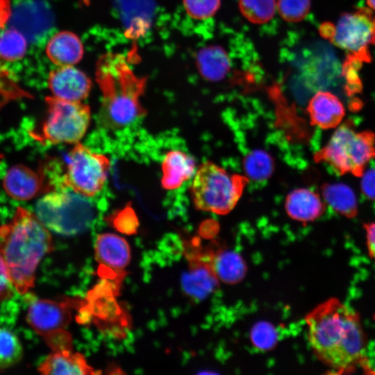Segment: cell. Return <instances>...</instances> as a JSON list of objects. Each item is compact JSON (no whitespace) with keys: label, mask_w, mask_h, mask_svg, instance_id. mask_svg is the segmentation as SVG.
<instances>
[{"label":"cell","mask_w":375,"mask_h":375,"mask_svg":"<svg viewBox=\"0 0 375 375\" xmlns=\"http://www.w3.org/2000/svg\"><path fill=\"white\" fill-rule=\"evenodd\" d=\"M367 236V245L369 255L375 258V222L365 225Z\"/></svg>","instance_id":"obj_34"},{"label":"cell","mask_w":375,"mask_h":375,"mask_svg":"<svg viewBox=\"0 0 375 375\" xmlns=\"http://www.w3.org/2000/svg\"><path fill=\"white\" fill-rule=\"evenodd\" d=\"M82 303V299L72 297L35 299L28 306L26 321L53 351H72V338L66 328L73 310H78Z\"/></svg>","instance_id":"obj_8"},{"label":"cell","mask_w":375,"mask_h":375,"mask_svg":"<svg viewBox=\"0 0 375 375\" xmlns=\"http://www.w3.org/2000/svg\"><path fill=\"white\" fill-rule=\"evenodd\" d=\"M121 288L100 279L88 292L78 309L77 321L82 324L93 322L97 327L115 336H123L130 327L129 314L117 301Z\"/></svg>","instance_id":"obj_11"},{"label":"cell","mask_w":375,"mask_h":375,"mask_svg":"<svg viewBox=\"0 0 375 375\" xmlns=\"http://www.w3.org/2000/svg\"><path fill=\"white\" fill-rule=\"evenodd\" d=\"M23 353L22 343L17 335L8 329L0 328V369L17 364Z\"/></svg>","instance_id":"obj_26"},{"label":"cell","mask_w":375,"mask_h":375,"mask_svg":"<svg viewBox=\"0 0 375 375\" xmlns=\"http://www.w3.org/2000/svg\"><path fill=\"white\" fill-rule=\"evenodd\" d=\"M110 167L106 156L94 152L79 142L74 144L67 156L58 190L69 188L83 197H92L103 188Z\"/></svg>","instance_id":"obj_10"},{"label":"cell","mask_w":375,"mask_h":375,"mask_svg":"<svg viewBox=\"0 0 375 375\" xmlns=\"http://www.w3.org/2000/svg\"><path fill=\"white\" fill-rule=\"evenodd\" d=\"M36 215L49 230L74 235L91 226L96 210L85 197L60 190L46 193L38 201Z\"/></svg>","instance_id":"obj_7"},{"label":"cell","mask_w":375,"mask_h":375,"mask_svg":"<svg viewBox=\"0 0 375 375\" xmlns=\"http://www.w3.org/2000/svg\"><path fill=\"white\" fill-rule=\"evenodd\" d=\"M321 33L348 57L360 62L371 60L369 47L375 45V12L368 8H358L342 13L335 24L326 23Z\"/></svg>","instance_id":"obj_9"},{"label":"cell","mask_w":375,"mask_h":375,"mask_svg":"<svg viewBox=\"0 0 375 375\" xmlns=\"http://www.w3.org/2000/svg\"><path fill=\"white\" fill-rule=\"evenodd\" d=\"M248 178L256 181L267 180L274 170V161L267 152L256 149L248 153L243 160Z\"/></svg>","instance_id":"obj_24"},{"label":"cell","mask_w":375,"mask_h":375,"mask_svg":"<svg viewBox=\"0 0 375 375\" xmlns=\"http://www.w3.org/2000/svg\"><path fill=\"white\" fill-rule=\"evenodd\" d=\"M108 219L113 228L128 235L135 234L139 225L137 216L131 208L119 210Z\"/></svg>","instance_id":"obj_29"},{"label":"cell","mask_w":375,"mask_h":375,"mask_svg":"<svg viewBox=\"0 0 375 375\" xmlns=\"http://www.w3.org/2000/svg\"><path fill=\"white\" fill-rule=\"evenodd\" d=\"M285 208L288 215L292 219L308 222L323 215L325 203L315 192L308 188H299L288 194Z\"/></svg>","instance_id":"obj_18"},{"label":"cell","mask_w":375,"mask_h":375,"mask_svg":"<svg viewBox=\"0 0 375 375\" xmlns=\"http://www.w3.org/2000/svg\"><path fill=\"white\" fill-rule=\"evenodd\" d=\"M276 7L275 0H240L242 15L256 24L269 20L274 14Z\"/></svg>","instance_id":"obj_27"},{"label":"cell","mask_w":375,"mask_h":375,"mask_svg":"<svg viewBox=\"0 0 375 375\" xmlns=\"http://www.w3.org/2000/svg\"><path fill=\"white\" fill-rule=\"evenodd\" d=\"M3 188L9 197L20 201L55 191L42 165L37 172L23 165L12 166L3 178Z\"/></svg>","instance_id":"obj_14"},{"label":"cell","mask_w":375,"mask_h":375,"mask_svg":"<svg viewBox=\"0 0 375 375\" xmlns=\"http://www.w3.org/2000/svg\"><path fill=\"white\" fill-rule=\"evenodd\" d=\"M12 12L10 0H0V31L8 24Z\"/></svg>","instance_id":"obj_35"},{"label":"cell","mask_w":375,"mask_h":375,"mask_svg":"<svg viewBox=\"0 0 375 375\" xmlns=\"http://www.w3.org/2000/svg\"><path fill=\"white\" fill-rule=\"evenodd\" d=\"M48 85L52 96L56 98L82 101L88 96L92 85L85 73L73 66H65L50 72Z\"/></svg>","instance_id":"obj_15"},{"label":"cell","mask_w":375,"mask_h":375,"mask_svg":"<svg viewBox=\"0 0 375 375\" xmlns=\"http://www.w3.org/2000/svg\"><path fill=\"white\" fill-rule=\"evenodd\" d=\"M307 110L311 124L322 129L338 126L345 115L342 102L328 91L316 92L310 99Z\"/></svg>","instance_id":"obj_16"},{"label":"cell","mask_w":375,"mask_h":375,"mask_svg":"<svg viewBox=\"0 0 375 375\" xmlns=\"http://www.w3.org/2000/svg\"><path fill=\"white\" fill-rule=\"evenodd\" d=\"M198 64L202 75L210 81L222 78L229 67L228 58L225 52L215 47L205 48L199 53Z\"/></svg>","instance_id":"obj_23"},{"label":"cell","mask_w":375,"mask_h":375,"mask_svg":"<svg viewBox=\"0 0 375 375\" xmlns=\"http://www.w3.org/2000/svg\"><path fill=\"white\" fill-rule=\"evenodd\" d=\"M27 40L17 29L9 27L0 31V58L8 61L22 58L26 51Z\"/></svg>","instance_id":"obj_25"},{"label":"cell","mask_w":375,"mask_h":375,"mask_svg":"<svg viewBox=\"0 0 375 375\" xmlns=\"http://www.w3.org/2000/svg\"><path fill=\"white\" fill-rule=\"evenodd\" d=\"M187 13L194 19H204L212 16L219 8L220 0H183Z\"/></svg>","instance_id":"obj_31"},{"label":"cell","mask_w":375,"mask_h":375,"mask_svg":"<svg viewBox=\"0 0 375 375\" xmlns=\"http://www.w3.org/2000/svg\"><path fill=\"white\" fill-rule=\"evenodd\" d=\"M209 266L215 277L229 284L240 281L246 272V266L242 258L228 251H219L214 254Z\"/></svg>","instance_id":"obj_22"},{"label":"cell","mask_w":375,"mask_h":375,"mask_svg":"<svg viewBox=\"0 0 375 375\" xmlns=\"http://www.w3.org/2000/svg\"><path fill=\"white\" fill-rule=\"evenodd\" d=\"M161 169L162 188L165 190H174L193 176L195 162L184 151L171 150L165 155Z\"/></svg>","instance_id":"obj_19"},{"label":"cell","mask_w":375,"mask_h":375,"mask_svg":"<svg viewBox=\"0 0 375 375\" xmlns=\"http://www.w3.org/2000/svg\"><path fill=\"white\" fill-rule=\"evenodd\" d=\"M38 372L47 374L87 375L99 374L90 366L85 356L72 351H53L38 366Z\"/></svg>","instance_id":"obj_17"},{"label":"cell","mask_w":375,"mask_h":375,"mask_svg":"<svg viewBox=\"0 0 375 375\" xmlns=\"http://www.w3.org/2000/svg\"><path fill=\"white\" fill-rule=\"evenodd\" d=\"M367 6L375 11V0H366Z\"/></svg>","instance_id":"obj_36"},{"label":"cell","mask_w":375,"mask_h":375,"mask_svg":"<svg viewBox=\"0 0 375 375\" xmlns=\"http://www.w3.org/2000/svg\"><path fill=\"white\" fill-rule=\"evenodd\" d=\"M375 158V134L369 131H356L346 122L333 133L314 159L325 162L339 174H362L367 164Z\"/></svg>","instance_id":"obj_5"},{"label":"cell","mask_w":375,"mask_h":375,"mask_svg":"<svg viewBox=\"0 0 375 375\" xmlns=\"http://www.w3.org/2000/svg\"><path fill=\"white\" fill-rule=\"evenodd\" d=\"M360 177L362 192L367 199L375 201V168L365 169Z\"/></svg>","instance_id":"obj_33"},{"label":"cell","mask_w":375,"mask_h":375,"mask_svg":"<svg viewBox=\"0 0 375 375\" xmlns=\"http://www.w3.org/2000/svg\"><path fill=\"white\" fill-rule=\"evenodd\" d=\"M53 249L49 229L36 214L19 206L10 222L0 226V253L20 294L35 285L36 269Z\"/></svg>","instance_id":"obj_2"},{"label":"cell","mask_w":375,"mask_h":375,"mask_svg":"<svg viewBox=\"0 0 375 375\" xmlns=\"http://www.w3.org/2000/svg\"><path fill=\"white\" fill-rule=\"evenodd\" d=\"M96 78L103 97L99 122L103 128H122L147 113L140 99L147 79L136 76L123 56L103 55L97 62Z\"/></svg>","instance_id":"obj_3"},{"label":"cell","mask_w":375,"mask_h":375,"mask_svg":"<svg viewBox=\"0 0 375 375\" xmlns=\"http://www.w3.org/2000/svg\"><path fill=\"white\" fill-rule=\"evenodd\" d=\"M325 203L338 214L351 218L358 212V201L353 190L341 183H327L322 188Z\"/></svg>","instance_id":"obj_21"},{"label":"cell","mask_w":375,"mask_h":375,"mask_svg":"<svg viewBox=\"0 0 375 375\" xmlns=\"http://www.w3.org/2000/svg\"><path fill=\"white\" fill-rule=\"evenodd\" d=\"M46 117L30 131L42 145L76 144L85 135L90 123V107L81 101H70L53 96L45 99Z\"/></svg>","instance_id":"obj_6"},{"label":"cell","mask_w":375,"mask_h":375,"mask_svg":"<svg viewBox=\"0 0 375 375\" xmlns=\"http://www.w3.org/2000/svg\"><path fill=\"white\" fill-rule=\"evenodd\" d=\"M249 178L232 174L206 161L200 165L191 185L192 202L198 210L217 215L230 212L240 199Z\"/></svg>","instance_id":"obj_4"},{"label":"cell","mask_w":375,"mask_h":375,"mask_svg":"<svg viewBox=\"0 0 375 375\" xmlns=\"http://www.w3.org/2000/svg\"><path fill=\"white\" fill-rule=\"evenodd\" d=\"M46 53L50 60L59 67L72 66L83 56V46L79 38L70 31H60L48 42Z\"/></svg>","instance_id":"obj_20"},{"label":"cell","mask_w":375,"mask_h":375,"mask_svg":"<svg viewBox=\"0 0 375 375\" xmlns=\"http://www.w3.org/2000/svg\"><path fill=\"white\" fill-rule=\"evenodd\" d=\"M277 7L283 19L299 22L308 14L310 0H278Z\"/></svg>","instance_id":"obj_28"},{"label":"cell","mask_w":375,"mask_h":375,"mask_svg":"<svg viewBox=\"0 0 375 375\" xmlns=\"http://www.w3.org/2000/svg\"><path fill=\"white\" fill-rule=\"evenodd\" d=\"M15 290L8 267L0 253V302L8 299Z\"/></svg>","instance_id":"obj_32"},{"label":"cell","mask_w":375,"mask_h":375,"mask_svg":"<svg viewBox=\"0 0 375 375\" xmlns=\"http://www.w3.org/2000/svg\"><path fill=\"white\" fill-rule=\"evenodd\" d=\"M309 344L317 357L333 369L348 371L360 362L365 339L358 315L335 298L320 303L306 317Z\"/></svg>","instance_id":"obj_1"},{"label":"cell","mask_w":375,"mask_h":375,"mask_svg":"<svg viewBox=\"0 0 375 375\" xmlns=\"http://www.w3.org/2000/svg\"><path fill=\"white\" fill-rule=\"evenodd\" d=\"M32 43L41 42L53 26V16L47 5L35 0H15L8 22Z\"/></svg>","instance_id":"obj_13"},{"label":"cell","mask_w":375,"mask_h":375,"mask_svg":"<svg viewBox=\"0 0 375 375\" xmlns=\"http://www.w3.org/2000/svg\"><path fill=\"white\" fill-rule=\"evenodd\" d=\"M95 258L99 263L100 279L122 288L131 260V249L122 237L111 233L99 234L94 244Z\"/></svg>","instance_id":"obj_12"},{"label":"cell","mask_w":375,"mask_h":375,"mask_svg":"<svg viewBox=\"0 0 375 375\" xmlns=\"http://www.w3.org/2000/svg\"><path fill=\"white\" fill-rule=\"evenodd\" d=\"M253 345L262 350H269L274 347L276 342V332L272 325L262 322L256 324L251 332Z\"/></svg>","instance_id":"obj_30"}]
</instances>
